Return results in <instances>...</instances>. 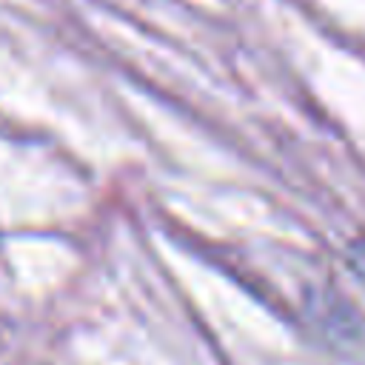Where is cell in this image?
Wrapping results in <instances>:
<instances>
[{
    "mask_svg": "<svg viewBox=\"0 0 365 365\" xmlns=\"http://www.w3.org/2000/svg\"><path fill=\"white\" fill-rule=\"evenodd\" d=\"M348 257H351V268H354L356 277L365 282V242H354L351 251H348Z\"/></svg>",
    "mask_w": 365,
    "mask_h": 365,
    "instance_id": "obj_1",
    "label": "cell"
}]
</instances>
